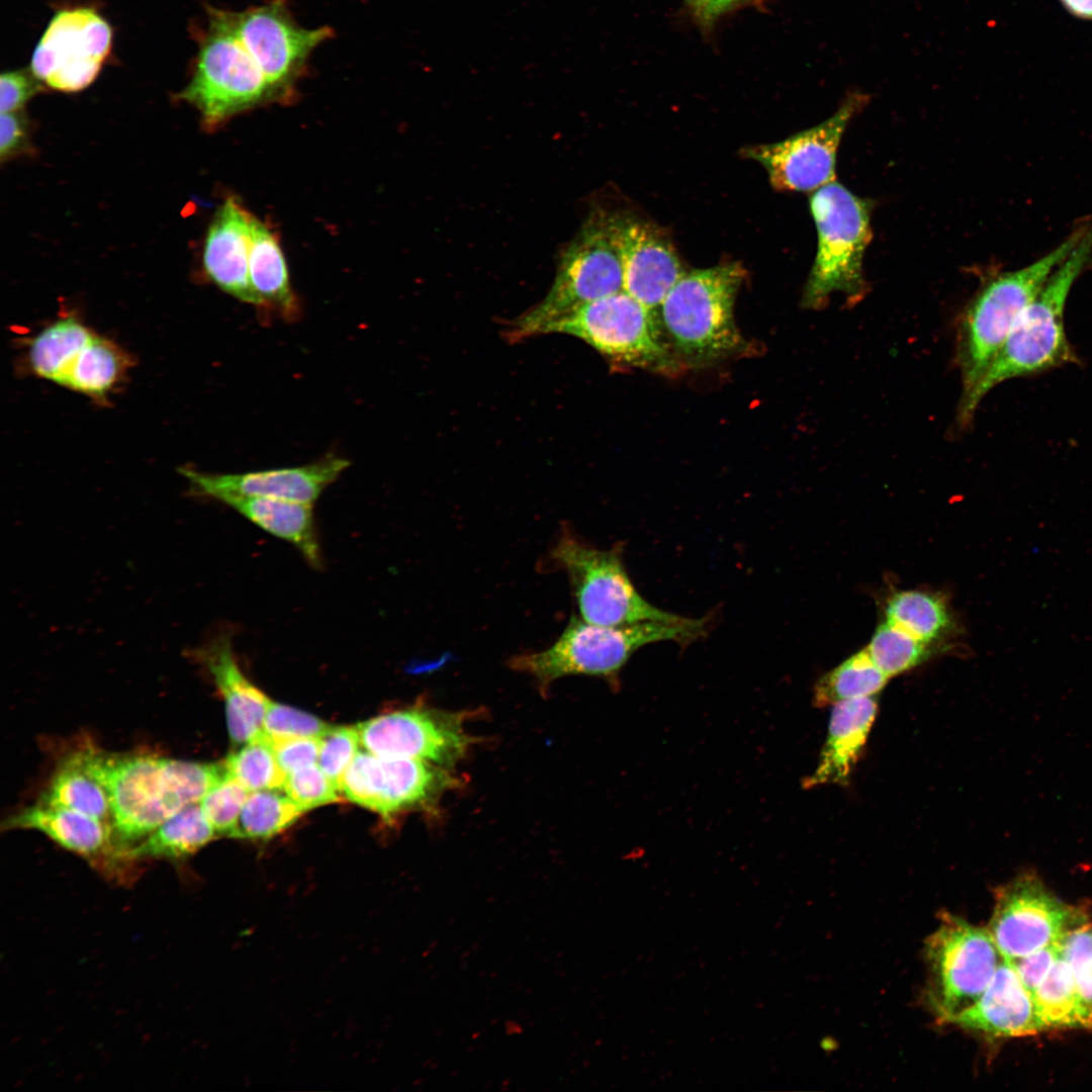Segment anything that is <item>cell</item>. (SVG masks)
Wrapping results in <instances>:
<instances>
[{
    "label": "cell",
    "mask_w": 1092,
    "mask_h": 1092,
    "mask_svg": "<svg viewBox=\"0 0 1092 1092\" xmlns=\"http://www.w3.org/2000/svg\"><path fill=\"white\" fill-rule=\"evenodd\" d=\"M3 827L39 831L119 884L136 878L134 863L117 844L112 825L86 814L37 802L7 818Z\"/></svg>",
    "instance_id": "18"
},
{
    "label": "cell",
    "mask_w": 1092,
    "mask_h": 1092,
    "mask_svg": "<svg viewBox=\"0 0 1092 1092\" xmlns=\"http://www.w3.org/2000/svg\"><path fill=\"white\" fill-rule=\"evenodd\" d=\"M77 752L108 794L115 840L127 858L133 845L183 808L170 791L163 757L109 753L89 746Z\"/></svg>",
    "instance_id": "10"
},
{
    "label": "cell",
    "mask_w": 1092,
    "mask_h": 1092,
    "mask_svg": "<svg viewBox=\"0 0 1092 1092\" xmlns=\"http://www.w3.org/2000/svg\"><path fill=\"white\" fill-rule=\"evenodd\" d=\"M745 271L736 262L686 273L669 290L658 315L673 353L706 364L744 348L733 315Z\"/></svg>",
    "instance_id": "3"
},
{
    "label": "cell",
    "mask_w": 1092,
    "mask_h": 1092,
    "mask_svg": "<svg viewBox=\"0 0 1092 1092\" xmlns=\"http://www.w3.org/2000/svg\"><path fill=\"white\" fill-rule=\"evenodd\" d=\"M177 98L193 105L208 129L216 128L237 113L276 99L236 33L230 11L208 9V23L199 38L192 78Z\"/></svg>",
    "instance_id": "8"
},
{
    "label": "cell",
    "mask_w": 1092,
    "mask_h": 1092,
    "mask_svg": "<svg viewBox=\"0 0 1092 1092\" xmlns=\"http://www.w3.org/2000/svg\"><path fill=\"white\" fill-rule=\"evenodd\" d=\"M462 785L449 768L415 758H386L358 751L345 771L341 793L384 818L433 810L442 796Z\"/></svg>",
    "instance_id": "12"
},
{
    "label": "cell",
    "mask_w": 1092,
    "mask_h": 1092,
    "mask_svg": "<svg viewBox=\"0 0 1092 1092\" xmlns=\"http://www.w3.org/2000/svg\"><path fill=\"white\" fill-rule=\"evenodd\" d=\"M111 47V26L95 8H64L49 22L30 69L51 89L78 92L97 78Z\"/></svg>",
    "instance_id": "15"
},
{
    "label": "cell",
    "mask_w": 1092,
    "mask_h": 1092,
    "mask_svg": "<svg viewBox=\"0 0 1092 1092\" xmlns=\"http://www.w3.org/2000/svg\"><path fill=\"white\" fill-rule=\"evenodd\" d=\"M706 626L707 620L701 618L678 624L645 622L609 627L571 616L550 647L515 655L508 665L532 676L541 694L553 681L567 675L598 676L616 686L619 672L639 648L664 641L686 646L702 638Z\"/></svg>",
    "instance_id": "2"
},
{
    "label": "cell",
    "mask_w": 1092,
    "mask_h": 1092,
    "mask_svg": "<svg viewBox=\"0 0 1092 1092\" xmlns=\"http://www.w3.org/2000/svg\"><path fill=\"white\" fill-rule=\"evenodd\" d=\"M288 2L269 0L240 12L230 11L236 33L276 98L290 94L314 50L332 35L328 26L306 28L298 24Z\"/></svg>",
    "instance_id": "14"
},
{
    "label": "cell",
    "mask_w": 1092,
    "mask_h": 1092,
    "mask_svg": "<svg viewBox=\"0 0 1092 1092\" xmlns=\"http://www.w3.org/2000/svg\"><path fill=\"white\" fill-rule=\"evenodd\" d=\"M348 466L347 459L328 455L296 467L225 474L185 468L181 473L195 493L217 500L225 495H254L313 505Z\"/></svg>",
    "instance_id": "19"
},
{
    "label": "cell",
    "mask_w": 1092,
    "mask_h": 1092,
    "mask_svg": "<svg viewBox=\"0 0 1092 1092\" xmlns=\"http://www.w3.org/2000/svg\"><path fill=\"white\" fill-rule=\"evenodd\" d=\"M200 804H189L166 819L127 852L132 862L146 858L188 857L217 837Z\"/></svg>",
    "instance_id": "27"
},
{
    "label": "cell",
    "mask_w": 1092,
    "mask_h": 1092,
    "mask_svg": "<svg viewBox=\"0 0 1092 1092\" xmlns=\"http://www.w3.org/2000/svg\"><path fill=\"white\" fill-rule=\"evenodd\" d=\"M810 207L818 244L802 305L819 309L835 292L857 302L867 291L862 259L873 236L872 203L832 181L814 191Z\"/></svg>",
    "instance_id": "7"
},
{
    "label": "cell",
    "mask_w": 1092,
    "mask_h": 1092,
    "mask_svg": "<svg viewBox=\"0 0 1092 1092\" xmlns=\"http://www.w3.org/2000/svg\"><path fill=\"white\" fill-rule=\"evenodd\" d=\"M218 500L294 545L311 566H323L311 504L254 495H225Z\"/></svg>",
    "instance_id": "25"
},
{
    "label": "cell",
    "mask_w": 1092,
    "mask_h": 1092,
    "mask_svg": "<svg viewBox=\"0 0 1092 1092\" xmlns=\"http://www.w3.org/2000/svg\"><path fill=\"white\" fill-rule=\"evenodd\" d=\"M130 364L125 351L95 334L76 357L61 385L103 401L121 382Z\"/></svg>",
    "instance_id": "28"
},
{
    "label": "cell",
    "mask_w": 1092,
    "mask_h": 1092,
    "mask_svg": "<svg viewBox=\"0 0 1092 1092\" xmlns=\"http://www.w3.org/2000/svg\"><path fill=\"white\" fill-rule=\"evenodd\" d=\"M321 738H288L270 741L279 766L287 776L317 763Z\"/></svg>",
    "instance_id": "44"
},
{
    "label": "cell",
    "mask_w": 1092,
    "mask_h": 1092,
    "mask_svg": "<svg viewBox=\"0 0 1092 1092\" xmlns=\"http://www.w3.org/2000/svg\"><path fill=\"white\" fill-rule=\"evenodd\" d=\"M1077 229L1061 245L1033 263L995 276L965 308L958 332V364L966 401L1005 342L1012 326L1034 299L1054 270L1086 234Z\"/></svg>",
    "instance_id": "5"
},
{
    "label": "cell",
    "mask_w": 1092,
    "mask_h": 1092,
    "mask_svg": "<svg viewBox=\"0 0 1092 1092\" xmlns=\"http://www.w3.org/2000/svg\"><path fill=\"white\" fill-rule=\"evenodd\" d=\"M523 1030H524V1028L521 1025V1023L514 1020V1019H508L505 1022V1031H506V1033L508 1035H511V1036L518 1035V1034H521L523 1032Z\"/></svg>",
    "instance_id": "48"
},
{
    "label": "cell",
    "mask_w": 1092,
    "mask_h": 1092,
    "mask_svg": "<svg viewBox=\"0 0 1092 1092\" xmlns=\"http://www.w3.org/2000/svg\"><path fill=\"white\" fill-rule=\"evenodd\" d=\"M38 803L78 811L111 824L108 794L86 769L77 751L65 757L59 764Z\"/></svg>",
    "instance_id": "30"
},
{
    "label": "cell",
    "mask_w": 1092,
    "mask_h": 1092,
    "mask_svg": "<svg viewBox=\"0 0 1092 1092\" xmlns=\"http://www.w3.org/2000/svg\"><path fill=\"white\" fill-rule=\"evenodd\" d=\"M949 1023L992 1037H1020L1041 1031L1032 997L1005 959L979 999Z\"/></svg>",
    "instance_id": "23"
},
{
    "label": "cell",
    "mask_w": 1092,
    "mask_h": 1092,
    "mask_svg": "<svg viewBox=\"0 0 1092 1092\" xmlns=\"http://www.w3.org/2000/svg\"><path fill=\"white\" fill-rule=\"evenodd\" d=\"M249 791L229 772L199 802L218 836L230 837Z\"/></svg>",
    "instance_id": "37"
},
{
    "label": "cell",
    "mask_w": 1092,
    "mask_h": 1092,
    "mask_svg": "<svg viewBox=\"0 0 1092 1092\" xmlns=\"http://www.w3.org/2000/svg\"><path fill=\"white\" fill-rule=\"evenodd\" d=\"M1073 17L1092 21V0H1058Z\"/></svg>",
    "instance_id": "47"
},
{
    "label": "cell",
    "mask_w": 1092,
    "mask_h": 1092,
    "mask_svg": "<svg viewBox=\"0 0 1092 1092\" xmlns=\"http://www.w3.org/2000/svg\"><path fill=\"white\" fill-rule=\"evenodd\" d=\"M576 337L616 365L671 372L677 366L658 311L625 291L587 302L543 334Z\"/></svg>",
    "instance_id": "9"
},
{
    "label": "cell",
    "mask_w": 1092,
    "mask_h": 1092,
    "mask_svg": "<svg viewBox=\"0 0 1092 1092\" xmlns=\"http://www.w3.org/2000/svg\"><path fill=\"white\" fill-rule=\"evenodd\" d=\"M464 712L421 705L379 715L358 724L360 744L376 756L415 758L450 768L476 741L466 733Z\"/></svg>",
    "instance_id": "16"
},
{
    "label": "cell",
    "mask_w": 1092,
    "mask_h": 1092,
    "mask_svg": "<svg viewBox=\"0 0 1092 1092\" xmlns=\"http://www.w3.org/2000/svg\"><path fill=\"white\" fill-rule=\"evenodd\" d=\"M193 656L208 670L224 701L232 743L242 745L256 738L262 732L271 700L242 671L232 637L226 632L218 633L193 650Z\"/></svg>",
    "instance_id": "22"
},
{
    "label": "cell",
    "mask_w": 1092,
    "mask_h": 1092,
    "mask_svg": "<svg viewBox=\"0 0 1092 1092\" xmlns=\"http://www.w3.org/2000/svg\"><path fill=\"white\" fill-rule=\"evenodd\" d=\"M223 763L228 772L249 792L282 790L286 779L271 742L262 732L229 754Z\"/></svg>",
    "instance_id": "35"
},
{
    "label": "cell",
    "mask_w": 1092,
    "mask_h": 1092,
    "mask_svg": "<svg viewBox=\"0 0 1092 1092\" xmlns=\"http://www.w3.org/2000/svg\"><path fill=\"white\" fill-rule=\"evenodd\" d=\"M282 790L303 812L340 800V790L317 764L287 775Z\"/></svg>",
    "instance_id": "39"
},
{
    "label": "cell",
    "mask_w": 1092,
    "mask_h": 1092,
    "mask_svg": "<svg viewBox=\"0 0 1092 1092\" xmlns=\"http://www.w3.org/2000/svg\"><path fill=\"white\" fill-rule=\"evenodd\" d=\"M767 2L768 0H705L692 16L700 30L708 34L726 15L744 8H759Z\"/></svg>",
    "instance_id": "46"
},
{
    "label": "cell",
    "mask_w": 1092,
    "mask_h": 1092,
    "mask_svg": "<svg viewBox=\"0 0 1092 1092\" xmlns=\"http://www.w3.org/2000/svg\"><path fill=\"white\" fill-rule=\"evenodd\" d=\"M889 678L864 648L818 679L814 688V704L817 707L833 706L848 700L874 697L884 689Z\"/></svg>",
    "instance_id": "33"
},
{
    "label": "cell",
    "mask_w": 1092,
    "mask_h": 1092,
    "mask_svg": "<svg viewBox=\"0 0 1092 1092\" xmlns=\"http://www.w3.org/2000/svg\"><path fill=\"white\" fill-rule=\"evenodd\" d=\"M1062 958L1083 998L1092 1004V921L1086 920L1062 938Z\"/></svg>",
    "instance_id": "40"
},
{
    "label": "cell",
    "mask_w": 1092,
    "mask_h": 1092,
    "mask_svg": "<svg viewBox=\"0 0 1092 1092\" xmlns=\"http://www.w3.org/2000/svg\"><path fill=\"white\" fill-rule=\"evenodd\" d=\"M624 291L658 311L669 290L686 274L669 240L654 225L615 215Z\"/></svg>",
    "instance_id": "20"
},
{
    "label": "cell",
    "mask_w": 1092,
    "mask_h": 1092,
    "mask_svg": "<svg viewBox=\"0 0 1092 1092\" xmlns=\"http://www.w3.org/2000/svg\"><path fill=\"white\" fill-rule=\"evenodd\" d=\"M1087 919L1027 871L996 889L988 929L1003 959L1013 960L1062 939Z\"/></svg>",
    "instance_id": "13"
},
{
    "label": "cell",
    "mask_w": 1092,
    "mask_h": 1092,
    "mask_svg": "<svg viewBox=\"0 0 1092 1092\" xmlns=\"http://www.w3.org/2000/svg\"><path fill=\"white\" fill-rule=\"evenodd\" d=\"M1061 941L1062 939L1054 941L1026 956L1007 960L1031 997L1056 962L1062 957Z\"/></svg>",
    "instance_id": "42"
},
{
    "label": "cell",
    "mask_w": 1092,
    "mask_h": 1092,
    "mask_svg": "<svg viewBox=\"0 0 1092 1092\" xmlns=\"http://www.w3.org/2000/svg\"><path fill=\"white\" fill-rule=\"evenodd\" d=\"M866 649L877 666L889 677L918 666L932 654L931 644L887 621L877 628Z\"/></svg>",
    "instance_id": "36"
},
{
    "label": "cell",
    "mask_w": 1092,
    "mask_h": 1092,
    "mask_svg": "<svg viewBox=\"0 0 1092 1092\" xmlns=\"http://www.w3.org/2000/svg\"><path fill=\"white\" fill-rule=\"evenodd\" d=\"M255 216L234 197L217 209L203 246V267L221 290L248 303L263 305L249 277V257Z\"/></svg>",
    "instance_id": "21"
},
{
    "label": "cell",
    "mask_w": 1092,
    "mask_h": 1092,
    "mask_svg": "<svg viewBox=\"0 0 1092 1092\" xmlns=\"http://www.w3.org/2000/svg\"><path fill=\"white\" fill-rule=\"evenodd\" d=\"M869 100L868 94L850 91L835 113L820 124L781 142L745 148L742 154L765 169L776 190L815 191L833 181L842 134Z\"/></svg>",
    "instance_id": "17"
},
{
    "label": "cell",
    "mask_w": 1092,
    "mask_h": 1092,
    "mask_svg": "<svg viewBox=\"0 0 1092 1092\" xmlns=\"http://www.w3.org/2000/svg\"><path fill=\"white\" fill-rule=\"evenodd\" d=\"M624 291L615 215L597 211L566 247L545 297L509 324L511 342L543 335L551 324L593 300Z\"/></svg>",
    "instance_id": "6"
},
{
    "label": "cell",
    "mask_w": 1092,
    "mask_h": 1092,
    "mask_svg": "<svg viewBox=\"0 0 1092 1092\" xmlns=\"http://www.w3.org/2000/svg\"><path fill=\"white\" fill-rule=\"evenodd\" d=\"M885 615L887 622L927 644L944 639L954 628L945 599L926 590L892 594L886 603Z\"/></svg>",
    "instance_id": "32"
},
{
    "label": "cell",
    "mask_w": 1092,
    "mask_h": 1092,
    "mask_svg": "<svg viewBox=\"0 0 1092 1092\" xmlns=\"http://www.w3.org/2000/svg\"><path fill=\"white\" fill-rule=\"evenodd\" d=\"M332 727L310 714L271 701L264 717L262 734L271 742L288 738H321Z\"/></svg>",
    "instance_id": "38"
},
{
    "label": "cell",
    "mask_w": 1092,
    "mask_h": 1092,
    "mask_svg": "<svg viewBox=\"0 0 1092 1092\" xmlns=\"http://www.w3.org/2000/svg\"><path fill=\"white\" fill-rule=\"evenodd\" d=\"M250 283L263 305L275 307L292 320L298 314L286 262L274 234L256 217L252 228L249 257Z\"/></svg>",
    "instance_id": "26"
},
{
    "label": "cell",
    "mask_w": 1092,
    "mask_h": 1092,
    "mask_svg": "<svg viewBox=\"0 0 1092 1092\" xmlns=\"http://www.w3.org/2000/svg\"><path fill=\"white\" fill-rule=\"evenodd\" d=\"M41 89L40 81L31 71L17 70L3 73L0 79L1 113L18 111Z\"/></svg>",
    "instance_id": "43"
},
{
    "label": "cell",
    "mask_w": 1092,
    "mask_h": 1092,
    "mask_svg": "<svg viewBox=\"0 0 1092 1092\" xmlns=\"http://www.w3.org/2000/svg\"><path fill=\"white\" fill-rule=\"evenodd\" d=\"M95 333L75 316L57 320L31 341L28 361L40 378L61 385L74 360Z\"/></svg>",
    "instance_id": "31"
},
{
    "label": "cell",
    "mask_w": 1092,
    "mask_h": 1092,
    "mask_svg": "<svg viewBox=\"0 0 1092 1092\" xmlns=\"http://www.w3.org/2000/svg\"><path fill=\"white\" fill-rule=\"evenodd\" d=\"M924 953L929 972L928 1003L944 1023L979 999L1003 961L988 927L947 912L926 939Z\"/></svg>",
    "instance_id": "11"
},
{
    "label": "cell",
    "mask_w": 1092,
    "mask_h": 1092,
    "mask_svg": "<svg viewBox=\"0 0 1092 1092\" xmlns=\"http://www.w3.org/2000/svg\"><path fill=\"white\" fill-rule=\"evenodd\" d=\"M30 148L28 125L22 113L18 111L1 113L0 119V157L1 161L24 153Z\"/></svg>",
    "instance_id": "45"
},
{
    "label": "cell",
    "mask_w": 1092,
    "mask_h": 1092,
    "mask_svg": "<svg viewBox=\"0 0 1092 1092\" xmlns=\"http://www.w3.org/2000/svg\"><path fill=\"white\" fill-rule=\"evenodd\" d=\"M878 713L875 697L858 698L832 706L825 742L815 770L803 785H847L863 751Z\"/></svg>",
    "instance_id": "24"
},
{
    "label": "cell",
    "mask_w": 1092,
    "mask_h": 1092,
    "mask_svg": "<svg viewBox=\"0 0 1092 1092\" xmlns=\"http://www.w3.org/2000/svg\"><path fill=\"white\" fill-rule=\"evenodd\" d=\"M684 1L686 3V6L688 7V9L690 10L691 14L693 15L700 8V6L703 4V2L705 0H684Z\"/></svg>",
    "instance_id": "49"
},
{
    "label": "cell",
    "mask_w": 1092,
    "mask_h": 1092,
    "mask_svg": "<svg viewBox=\"0 0 1092 1092\" xmlns=\"http://www.w3.org/2000/svg\"><path fill=\"white\" fill-rule=\"evenodd\" d=\"M623 552L621 542L597 548L564 524L540 567L567 575L579 617L587 623L617 627L688 622L691 618L661 610L639 594L626 571Z\"/></svg>",
    "instance_id": "4"
},
{
    "label": "cell",
    "mask_w": 1092,
    "mask_h": 1092,
    "mask_svg": "<svg viewBox=\"0 0 1092 1092\" xmlns=\"http://www.w3.org/2000/svg\"><path fill=\"white\" fill-rule=\"evenodd\" d=\"M1040 1029L1067 1028L1092 1031V1004L1078 991L1061 957L1032 995Z\"/></svg>",
    "instance_id": "29"
},
{
    "label": "cell",
    "mask_w": 1092,
    "mask_h": 1092,
    "mask_svg": "<svg viewBox=\"0 0 1092 1092\" xmlns=\"http://www.w3.org/2000/svg\"><path fill=\"white\" fill-rule=\"evenodd\" d=\"M279 791L250 792L230 837L267 839L293 824L303 811Z\"/></svg>",
    "instance_id": "34"
},
{
    "label": "cell",
    "mask_w": 1092,
    "mask_h": 1092,
    "mask_svg": "<svg viewBox=\"0 0 1092 1092\" xmlns=\"http://www.w3.org/2000/svg\"><path fill=\"white\" fill-rule=\"evenodd\" d=\"M320 740L316 764L340 790L341 780L358 753V729L356 726L332 727Z\"/></svg>",
    "instance_id": "41"
},
{
    "label": "cell",
    "mask_w": 1092,
    "mask_h": 1092,
    "mask_svg": "<svg viewBox=\"0 0 1092 1092\" xmlns=\"http://www.w3.org/2000/svg\"><path fill=\"white\" fill-rule=\"evenodd\" d=\"M1091 253L1092 233L1087 231L1019 314L978 386L966 401L960 403L958 422L961 426L970 424L980 401L998 384L1078 363L1066 334L1064 311L1068 295L1088 264Z\"/></svg>",
    "instance_id": "1"
}]
</instances>
